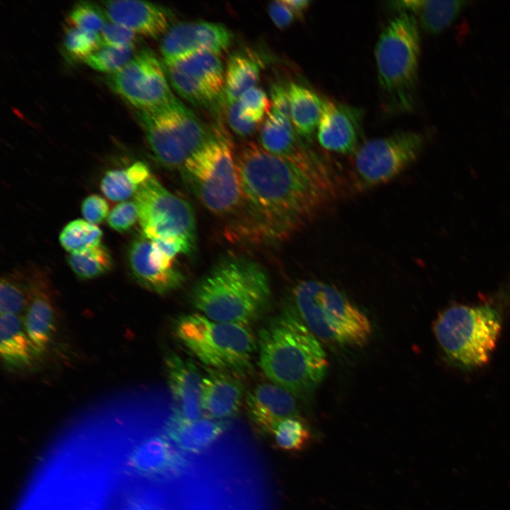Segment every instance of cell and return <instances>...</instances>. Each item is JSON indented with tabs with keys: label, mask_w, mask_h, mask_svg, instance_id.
Masks as SVG:
<instances>
[{
	"label": "cell",
	"mask_w": 510,
	"mask_h": 510,
	"mask_svg": "<svg viewBox=\"0 0 510 510\" xmlns=\"http://www.w3.org/2000/svg\"><path fill=\"white\" fill-rule=\"evenodd\" d=\"M165 66L172 87L196 106H210L224 95L225 74L217 54L198 52Z\"/></svg>",
	"instance_id": "obj_13"
},
{
	"label": "cell",
	"mask_w": 510,
	"mask_h": 510,
	"mask_svg": "<svg viewBox=\"0 0 510 510\" xmlns=\"http://www.w3.org/2000/svg\"><path fill=\"white\" fill-rule=\"evenodd\" d=\"M31 292L30 277L20 271L6 273L0 283L1 314H18L27 308Z\"/></svg>",
	"instance_id": "obj_29"
},
{
	"label": "cell",
	"mask_w": 510,
	"mask_h": 510,
	"mask_svg": "<svg viewBox=\"0 0 510 510\" xmlns=\"http://www.w3.org/2000/svg\"><path fill=\"white\" fill-rule=\"evenodd\" d=\"M108 81L115 93L139 110L157 107L175 96L162 64L147 49L137 52L126 65L110 74Z\"/></svg>",
	"instance_id": "obj_12"
},
{
	"label": "cell",
	"mask_w": 510,
	"mask_h": 510,
	"mask_svg": "<svg viewBox=\"0 0 510 510\" xmlns=\"http://www.w3.org/2000/svg\"><path fill=\"white\" fill-rule=\"evenodd\" d=\"M272 434L277 446L289 452L300 451L312 441L310 429L298 416L280 421Z\"/></svg>",
	"instance_id": "obj_32"
},
{
	"label": "cell",
	"mask_w": 510,
	"mask_h": 510,
	"mask_svg": "<svg viewBox=\"0 0 510 510\" xmlns=\"http://www.w3.org/2000/svg\"><path fill=\"white\" fill-rule=\"evenodd\" d=\"M225 424L210 418L183 421L171 417L167 432L182 450L195 453L208 447L225 431Z\"/></svg>",
	"instance_id": "obj_26"
},
{
	"label": "cell",
	"mask_w": 510,
	"mask_h": 510,
	"mask_svg": "<svg viewBox=\"0 0 510 510\" xmlns=\"http://www.w3.org/2000/svg\"><path fill=\"white\" fill-rule=\"evenodd\" d=\"M271 111L290 119V98L286 86L274 84L270 89Z\"/></svg>",
	"instance_id": "obj_42"
},
{
	"label": "cell",
	"mask_w": 510,
	"mask_h": 510,
	"mask_svg": "<svg viewBox=\"0 0 510 510\" xmlns=\"http://www.w3.org/2000/svg\"><path fill=\"white\" fill-rule=\"evenodd\" d=\"M232 33L224 25L207 21L183 22L164 34L160 50L165 65L191 55L209 52L220 55L230 46Z\"/></svg>",
	"instance_id": "obj_14"
},
{
	"label": "cell",
	"mask_w": 510,
	"mask_h": 510,
	"mask_svg": "<svg viewBox=\"0 0 510 510\" xmlns=\"http://www.w3.org/2000/svg\"><path fill=\"white\" fill-rule=\"evenodd\" d=\"M101 230L85 220L76 219L67 223L59 237L62 246L70 254L83 252L101 244Z\"/></svg>",
	"instance_id": "obj_31"
},
{
	"label": "cell",
	"mask_w": 510,
	"mask_h": 510,
	"mask_svg": "<svg viewBox=\"0 0 510 510\" xmlns=\"http://www.w3.org/2000/svg\"><path fill=\"white\" fill-rule=\"evenodd\" d=\"M257 340L261 370L295 397L311 395L326 375V353L292 305L262 327Z\"/></svg>",
	"instance_id": "obj_2"
},
{
	"label": "cell",
	"mask_w": 510,
	"mask_h": 510,
	"mask_svg": "<svg viewBox=\"0 0 510 510\" xmlns=\"http://www.w3.org/2000/svg\"><path fill=\"white\" fill-rule=\"evenodd\" d=\"M104 13L110 22L137 35L157 38L169 27L170 13L164 7L149 1L118 0L104 2Z\"/></svg>",
	"instance_id": "obj_17"
},
{
	"label": "cell",
	"mask_w": 510,
	"mask_h": 510,
	"mask_svg": "<svg viewBox=\"0 0 510 510\" xmlns=\"http://www.w3.org/2000/svg\"><path fill=\"white\" fill-rule=\"evenodd\" d=\"M243 229L258 238L283 240L314 218L334 198L336 177L321 162L302 164L252 142L235 154Z\"/></svg>",
	"instance_id": "obj_1"
},
{
	"label": "cell",
	"mask_w": 510,
	"mask_h": 510,
	"mask_svg": "<svg viewBox=\"0 0 510 510\" xmlns=\"http://www.w3.org/2000/svg\"><path fill=\"white\" fill-rule=\"evenodd\" d=\"M138 210L134 200L123 201L109 212L108 223L114 230L120 232L130 230L138 220Z\"/></svg>",
	"instance_id": "obj_38"
},
{
	"label": "cell",
	"mask_w": 510,
	"mask_h": 510,
	"mask_svg": "<svg viewBox=\"0 0 510 510\" xmlns=\"http://www.w3.org/2000/svg\"><path fill=\"white\" fill-rule=\"evenodd\" d=\"M184 181L212 213L226 217L239 213L242 196L235 154L220 130L210 137L181 168Z\"/></svg>",
	"instance_id": "obj_7"
},
{
	"label": "cell",
	"mask_w": 510,
	"mask_h": 510,
	"mask_svg": "<svg viewBox=\"0 0 510 510\" xmlns=\"http://www.w3.org/2000/svg\"><path fill=\"white\" fill-rule=\"evenodd\" d=\"M292 307L317 338L341 346L363 347L372 336L366 314L334 285L302 280L291 290Z\"/></svg>",
	"instance_id": "obj_4"
},
{
	"label": "cell",
	"mask_w": 510,
	"mask_h": 510,
	"mask_svg": "<svg viewBox=\"0 0 510 510\" xmlns=\"http://www.w3.org/2000/svg\"><path fill=\"white\" fill-rule=\"evenodd\" d=\"M465 3L459 0H405L392 1L390 6L417 17L424 30L436 34L453 21Z\"/></svg>",
	"instance_id": "obj_24"
},
{
	"label": "cell",
	"mask_w": 510,
	"mask_h": 510,
	"mask_svg": "<svg viewBox=\"0 0 510 510\" xmlns=\"http://www.w3.org/2000/svg\"><path fill=\"white\" fill-rule=\"evenodd\" d=\"M294 395L272 383L258 385L246 396L248 414L255 426L266 434H272L277 424L284 419L298 416Z\"/></svg>",
	"instance_id": "obj_18"
},
{
	"label": "cell",
	"mask_w": 510,
	"mask_h": 510,
	"mask_svg": "<svg viewBox=\"0 0 510 510\" xmlns=\"http://www.w3.org/2000/svg\"><path fill=\"white\" fill-rule=\"evenodd\" d=\"M139 113L154 158L169 169L181 168L211 135L201 120L175 96Z\"/></svg>",
	"instance_id": "obj_9"
},
{
	"label": "cell",
	"mask_w": 510,
	"mask_h": 510,
	"mask_svg": "<svg viewBox=\"0 0 510 510\" xmlns=\"http://www.w3.org/2000/svg\"><path fill=\"white\" fill-rule=\"evenodd\" d=\"M283 2L293 11L296 17H300L309 8L311 3L307 0H283Z\"/></svg>",
	"instance_id": "obj_44"
},
{
	"label": "cell",
	"mask_w": 510,
	"mask_h": 510,
	"mask_svg": "<svg viewBox=\"0 0 510 510\" xmlns=\"http://www.w3.org/2000/svg\"><path fill=\"white\" fill-rule=\"evenodd\" d=\"M290 98V120L295 132L308 142L317 135L324 99L314 91L297 83L287 85Z\"/></svg>",
	"instance_id": "obj_25"
},
{
	"label": "cell",
	"mask_w": 510,
	"mask_h": 510,
	"mask_svg": "<svg viewBox=\"0 0 510 510\" xmlns=\"http://www.w3.org/2000/svg\"><path fill=\"white\" fill-rule=\"evenodd\" d=\"M138 188L131 180L126 169L106 171L101 182L103 193L113 201L125 200L135 196Z\"/></svg>",
	"instance_id": "obj_36"
},
{
	"label": "cell",
	"mask_w": 510,
	"mask_h": 510,
	"mask_svg": "<svg viewBox=\"0 0 510 510\" xmlns=\"http://www.w3.org/2000/svg\"><path fill=\"white\" fill-rule=\"evenodd\" d=\"M135 55V46L117 47L103 45L84 62L96 71L111 74L126 65Z\"/></svg>",
	"instance_id": "obj_33"
},
{
	"label": "cell",
	"mask_w": 510,
	"mask_h": 510,
	"mask_svg": "<svg viewBox=\"0 0 510 510\" xmlns=\"http://www.w3.org/2000/svg\"><path fill=\"white\" fill-rule=\"evenodd\" d=\"M501 329L500 314L488 304L452 306L438 315L434 327L448 361L465 370L488 362Z\"/></svg>",
	"instance_id": "obj_8"
},
{
	"label": "cell",
	"mask_w": 510,
	"mask_h": 510,
	"mask_svg": "<svg viewBox=\"0 0 510 510\" xmlns=\"http://www.w3.org/2000/svg\"><path fill=\"white\" fill-rule=\"evenodd\" d=\"M142 235L150 240L182 237L195 244L196 220L190 204L169 191L153 176L134 196Z\"/></svg>",
	"instance_id": "obj_11"
},
{
	"label": "cell",
	"mask_w": 510,
	"mask_h": 510,
	"mask_svg": "<svg viewBox=\"0 0 510 510\" xmlns=\"http://www.w3.org/2000/svg\"><path fill=\"white\" fill-rule=\"evenodd\" d=\"M419 55L418 22L399 12L382 30L375 49L379 86L390 111L408 112L414 107Z\"/></svg>",
	"instance_id": "obj_5"
},
{
	"label": "cell",
	"mask_w": 510,
	"mask_h": 510,
	"mask_svg": "<svg viewBox=\"0 0 510 510\" xmlns=\"http://www.w3.org/2000/svg\"><path fill=\"white\" fill-rule=\"evenodd\" d=\"M178 457L169 441L154 436L145 439L132 451L129 465L143 475H157L174 468Z\"/></svg>",
	"instance_id": "obj_27"
},
{
	"label": "cell",
	"mask_w": 510,
	"mask_h": 510,
	"mask_svg": "<svg viewBox=\"0 0 510 510\" xmlns=\"http://www.w3.org/2000/svg\"><path fill=\"white\" fill-rule=\"evenodd\" d=\"M240 115L245 120L259 124L268 113L271 102L264 90L254 86L245 91L237 101Z\"/></svg>",
	"instance_id": "obj_37"
},
{
	"label": "cell",
	"mask_w": 510,
	"mask_h": 510,
	"mask_svg": "<svg viewBox=\"0 0 510 510\" xmlns=\"http://www.w3.org/2000/svg\"><path fill=\"white\" fill-rule=\"evenodd\" d=\"M268 13L273 23L280 29L288 27L296 17L283 0L271 2L268 6Z\"/></svg>",
	"instance_id": "obj_43"
},
{
	"label": "cell",
	"mask_w": 510,
	"mask_h": 510,
	"mask_svg": "<svg viewBox=\"0 0 510 510\" xmlns=\"http://www.w3.org/2000/svg\"><path fill=\"white\" fill-rule=\"evenodd\" d=\"M227 106V119L232 130L241 137H247L254 133L259 124L243 118L239 114L237 102Z\"/></svg>",
	"instance_id": "obj_41"
},
{
	"label": "cell",
	"mask_w": 510,
	"mask_h": 510,
	"mask_svg": "<svg viewBox=\"0 0 510 510\" xmlns=\"http://www.w3.org/2000/svg\"><path fill=\"white\" fill-rule=\"evenodd\" d=\"M103 45L117 47L135 46L137 34L130 29L113 22H107L100 33Z\"/></svg>",
	"instance_id": "obj_39"
},
{
	"label": "cell",
	"mask_w": 510,
	"mask_h": 510,
	"mask_svg": "<svg viewBox=\"0 0 510 510\" xmlns=\"http://www.w3.org/2000/svg\"><path fill=\"white\" fill-rule=\"evenodd\" d=\"M424 142L420 132L400 130L363 143L355 154L356 186L364 190L392 181L416 160Z\"/></svg>",
	"instance_id": "obj_10"
},
{
	"label": "cell",
	"mask_w": 510,
	"mask_h": 510,
	"mask_svg": "<svg viewBox=\"0 0 510 510\" xmlns=\"http://www.w3.org/2000/svg\"><path fill=\"white\" fill-rule=\"evenodd\" d=\"M81 210L84 220L95 225L102 222L109 215L107 201L96 194L85 198L81 203Z\"/></svg>",
	"instance_id": "obj_40"
},
{
	"label": "cell",
	"mask_w": 510,
	"mask_h": 510,
	"mask_svg": "<svg viewBox=\"0 0 510 510\" xmlns=\"http://www.w3.org/2000/svg\"><path fill=\"white\" fill-rule=\"evenodd\" d=\"M165 366L174 404L172 417L183 421L200 419L203 378L198 368L191 361L173 352L166 355Z\"/></svg>",
	"instance_id": "obj_16"
},
{
	"label": "cell",
	"mask_w": 510,
	"mask_h": 510,
	"mask_svg": "<svg viewBox=\"0 0 510 510\" xmlns=\"http://www.w3.org/2000/svg\"><path fill=\"white\" fill-rule=\"evenodd\" d=\"M67 262L75 275L82 279L101 276L109 271L113 266L111 254L103 244L83 252L70 254Z\"/></svg>",
	"instance_id": "obj_30"
},
{
	"label": "cell",
	"mask_w": 510,
	"mask_h": 510,
	"mask_svg": "<svg viewBox=\"0 0 510 510\" xmlns=\"http://www.w3.org/2000/svg\"><path fill=\"white\" fill-rule=\"evenodd\" d=\"M64 45L72 57L84 61L98 50L103 43L100 33L70 26L65 32Z\"/></svg>",
	"instance_id": "obj_34"
},
{
	"label": "cell",
	"mask_w": 510,
	"mask_h": 510,
	"mask_svg": "<svg viewBox=\"0 0 510 510\" xmlns=\"http://www.w3.org/2000/svg\"><path fill=\"white\" fill-rule=\"evenodd\" d=\"M106 17L105 13L98 6L89 2H80L70 11L68 22L71 27L100 33L107 23Z\"/></svg>",
	"instance_id": "obj_35"
},
{
	"label": "cell",
	"mask_w": 510,
	"mask_h": 510,
	"mask_svg": "<svg viewBox=\"0 0 510 510\" xmlns=\"http://www.w3.org/2000/svg\"><path fill=\"white\" fill-rule=\"evenodd\" d=\"M31 292L23 321L26 334L38 356L47 348L55 329V314L49 283L40 271H32Z\"/></svg>",
	"instance_id": "obj_19"
},
{
	"label": "cell",
	"mask_w": 510,
	"mask_h": 510,
	"mask_svg": "<svg viewBox=\"0 0 510 510\" xmlns=\"http://www.w3.org/2000/svg\"><path fill=\"white\" fill-rule=\"evenodd\" d=\"M151 243V240L144 235L136 237L131 242L128 251L129 266L142 286L164 295L180 288L185 277L176 268L165 269L155 264L150 256Z\"/></svg>",
	"instance_id": "obj_20"
},
{
	"label": "cell",
	"mask_w": 510,
	"mask_h": 510,
	"mask_svg": "<svg viewBox=\"0 0 510 510\" xmlns=\"http://www.w3.org/2000/svg\"><path fill=\"white\" fill-rule=\"evenodd\" d=\"M0 353L8 369L17 370L30 367L36 353L24 328L23 322L16 314H1Z\"/></svg>",
	"instance_id": "obj_23"
},
{
	"label": "cell",
	"mask_w": 510,
	"mask_h": 510,
	"mask_svg": "<svg viewBox=\"0 0 510 510\" xmlns=\"http://www.w3.org/2000/svg\"><path fill=\"white\" fill-rule=\"evenodd\" d=\"M290 119L270 110L260 131L261 147L268 152L302 164L319 161L298 142Z\"/></svg>",
	"instance_id": "obj_22"
},
{
	"label": "cell",
	"mask_w": 510,
	"mask_h": 510,
	"mask_svg": "<svg viewBox=\"0 0 510 510\" xmlns=\"http://www.w3.org/2000/svg\"><path fill=\"white\" fill-rule=\"evenodd\" d=\"M271 285L265 269L245 257H231L217 264L193 289V306L219 322L248 326L268 308Z\"/></svg>",
	"instance_id": "obj_3"
},
{
	"label": "cell",
	"mask_w": 510,
	"mask_h": 510,
	"mask_svg": "<svg viewBox=\"0 0 510 510\" xmlns=\"http://www.w3.org/2000/svg\"><path fill=\"white\" fill-rule=\"evenodd\" d=\"M174 333L202 363L218 370L243 375L251 369L256 337L248 326L214 321L203 314L179 317Z\"/></svg>",
	"instance_id": "obj_6"
},
{
	"label": "cell",
	"mask_w": 510,
	"mask_h": 510,
	"mask_svg": "<svg viewBox=\"0 0 510 510\" xmlns=\"http://www.w3.org/2000/svg\"><path fill=\"white\" fill-rule=\"evenodd\" d=\"M243 385L237 375L210 369L203 378L200 406L210 419H221L234 415L243 398Z\"/></svg>",
	"instance_id": "obj_21"
},
{
	"label": "cell",
	"mask_w": 510,
	"mask_h": 510,
	"mask_svg": "<svg viewBox=\"0 0 510 510\" xmlns=\"http://www.w3.org/2000/svg\"><path fill=\"white\" fill-rule=\"evenodd\" d=\"M260 73V62L254 57L240 52L232 55L225 74L224 96L227 104L237 102L245 91L255 86Z\"/></svg>",
	"instance_id": "obj_28"
},
{
	"label": "cell",
	"mask_w": 510,
	"mask_h": 510,
	"mask_svg": "<svg viewBox=\"0 0 510 510\" xmlns=\"http://www.w3.org/2000/svg\"><path fill=\"white\" fill-rule=\"evenodd\" d=\"M361 109L324 99L317 136L324 149L341 154H356L361 147Z\"/></svg>",
	"instance_id": "obj_15"
}]
</instances>
